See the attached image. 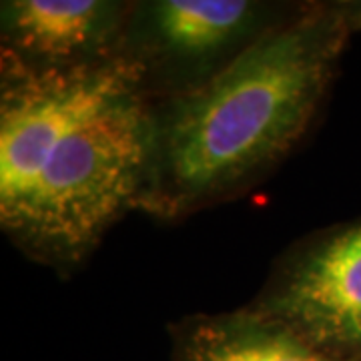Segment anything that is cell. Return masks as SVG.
Returning a JSON list of instances; mask_svg holds the SVG:
<instances>
[{"label":"cell","mask_w":361,"mask_h":361,"mask_svg":"<svg viewBox=\"0 0 361 361\" xmlns=\"http://www.w3.org/2000/svg\"><path fill=\"white\" fill-rule=\"evenodd\" d=\"M173 361H351L317 348L285 323L241 307L197 313L173 327Z\"/></svg>","instance_id":"6"},{"label":"cell","mask_w":361,"mask_h":361,"mask_svg":"<svg viewBox=\"0 0 361 361\" xmlns=\"http://www.w3.org/2000/svg\"><path fill=\"white\" fill-rule=\"evenodd\" d=\"M269 0H133L118 56L153 103L193 92L305 8Z\"/></svg>","instance_id":"3"},{"label":"cell","mask_w":361,"mask_h":361,"mask_svg":"<svg viewBox=\"0 0 361 361\" xmlns=\"http://www.w3.org/2000/svg\"><path fill=\"white\" fill-rule=\"evenodd\" d=\"M133 0H4L0 61L28 71H68L121 52Z\"/></svg>","instance_id":"5"},{"label":"cell","mask_w":361,"mask_h":361,"mask_svg":"<svg viewBox=\"0 0 361 361\" xmlns=\"http://www.w3.org/2000/svg\"><path fill=\"white\" fill-rule=\"evenodd\" d=\"M155 165V103L121 56L68 71L0 61V227L54 271L82 265Z\"/></svg>","instance_id":"1"},{"label":"cell","mask_w":361,"mask_h":361,"mask_svg":"<svg viewBox=\"0 0 361 361\" xmlns=\"http://www.w3.org/2000/svg\"><path fill=\"white\" fill-rule=\"evenodd\" d=\"M360 32L361 0H310L207 85L155 103L145 213L189 217L275 167L307 133Z\"/></svg>","instance_id":"2"},{"label":"cell","mask_w":361,"mask_h":361,"mask_svg":"<svg viewBox=\"0 0 361 361\" xmlns=\"http://www.w3.org/2000/svg\"><path fill=\"white\" fill-rule=\"evenodd\" d=\"M247 307L329 353L361 361V219L307 235L287 249Z\"/></svg>","instance_id":"4"}]
</instances>
